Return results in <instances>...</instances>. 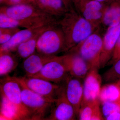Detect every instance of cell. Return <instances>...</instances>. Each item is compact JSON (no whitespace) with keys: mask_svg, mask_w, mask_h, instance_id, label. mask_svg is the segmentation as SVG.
Listing matches in <instances>:
<instances>
[{"mask_svg":"<svg viewBox=\"0 0 120 120\" xmlns=\"http://www.w3.org/2000/svg\"><path fill=\"white\" fill-rule=\"evenodd\" d=\"M20 26L19 21L9 17L5 13L1 12L0 14V28L3 29L12 28Z\"/></svg>","mask_w":120,"mask_h":120,"instance_id":"484cf974","label":"cell"},{"mask_svg":"<svg viewBox=\"0 0 120 120\" xmlns=\"http://www.w3.org/2000/svg\"><path fill=\"white\" fill-rule=\"evenodd\" d=\"M104 80L108 83L117 82L120 80V59L117 61L103 75Z\"/></svg>","mask_w":120,"mask_h":120,"instance_id":"cb8c5ba5","label":"cell"},{"mask_svg":"<svg viewBox=\"0 0 120 120\" xmlns=\"http://www.w3.org/2000/svg\"><path fill=\"white\" fill-rule=\"evenodd\" d=\"M63 56L69 75L82 79H84L90 67L81 56L76 53L69 52Z\"/></svg>","mask_w":120,"mask_h":120,"instance_id":"5bb4252c","label":"cell"},{"mask_svg":"<svg viewBox=\"0 0 120 120\" xmlns=\"http://www.w3.org/2000/svg\"><path fill=\"white\" fill-rule=\"evenodd\" d=\"M18 62L10 52H0V76L6 77L17 67Z\"/></svg>","mask_w":120,"mask_h":120,"instance_id":"603a6c76","label":"cell"},{"mask_svg":"<svg viewBox=\"0 0 120 120\" xmlns=\"http://www.w3.org/2000/svg\"><path fill=\"white\" fill-rule=\"evenodd\" d=\"M88 0H79L78 3V4H79L82 3V2H86V1H87Z\"/></svg>","mask_w":120,"mask_h":120,"instance_id":"d6a6232c","label":"cell"},{"mask_svg":"<svg viewBox=\"0 0 120 120\" xmlns=\"http://www.w3.org/2000/svg\"><path fill=\"white\" fill-rule=\"evenodd\" d=\"M22 89V101L29 113L30 120H45L54 101L35 93L25 85L21 77H17Z\"/></svg>","mask_w":120,"mask_h":120,"instance_id":"3957f363","label":"cell"},{"mask_svg":"<svg viewBox=\"0 0 120 120\" xmlns=\"http://www.w3.org/2000/svg\"><path fill=\"white\" fill-rule=\"evenodd\" d=\"M69 75L63 56H55L33 76L55 83L65 82ZM30 77V76H29Z\"/></svg>","mask_w":120,"mask_h":120,"instance_id":"52a82bcc","label":"cell"},{"mask_svg":"<svg viewBox=\"0 0 120 120\" xmlns=\"http://www.w3.org/2000/svg\"><path fill=\"white\" fill-rule=\"evenodd\" d=\"M109 4L102 23L107 28L120 23V0H114Z\"/></svg>","mask_w":120,"mask_h":120,"instance_id":"d6986e66","label":"cell"},{"mask_svg":"<svg viewBox=\"0 0 120 120\" xmlns=\"http://www.w3.org/2000/svg\"><path fill=\"white\" fill-rule=\"evenodd\" d=\"M0 44L2 45L7 43L12 37L13 35L8 30H4V29L0 28Z\"/></svg>","mask_w":120,"mask_h":120,"instance_id":"83f0119b","label":"cell"},{"mask_svg":"<svg viewBox=\"0 0 120 120\" xmlns=\"http://www.w3.org/2000/svg\"><path fill=\"white\" fill-rule=\"evenodd\" d=\"M27 88L45 98L54 101L62 86L38 77L25 76L21 77Z\"/></svg>","mask_w":120,"mask_h":120,"instance_id":"9c48e42d","label":"cell"},{"mask_svg":"<svg viewBox=\"0 0 120 120\" xmlns=\"http://www.w3.org/2000/svg\"><path fill=\"white\" fill-rule=\"evenodd\" d=\"M54 56H47L41 54H33L25 59L23 64L26 76H33L38 73Z\"/></svg>","mask_w":120,"mask_h":120,"instance_id":"2e32d148","label":"cell"},{"mask_svg":"<svg viewBox=\"0 0 120 120\" xmlns=\"http://www.w3.org/2000/svg\"><path fill=\"white\" fill-rule=\"evenodd\" d=\"M36 7L52 16H63L68 11L62 0H36Z\"/></svg>","mask_w":120,"mask_h":120,"instance_id":"ac0fdd59","label":"cell"},{"mask_svg":"<svg viewBox=\"0 0 120 120\" xmlns=\"http://www.w3.org/2000/svg\"><path fill=\"white\" fill-rule=\"evenodd\" d=\"M62 0L64 2L65 5L68 9L72 8L71 6L70 5V1L72 0Z\"/></svg>","mask_w":120,"mask_h":120,"instance_id":"f546056e","label":"cell"},{"mask_svg":"<svg viewBox=\"0 0 120 120\" xmlns=\"http://www.w3.org/2000/svg\"><path fill=\"white\" fill-rule=\"evenodd\" d=\"M63 16L59 23L64 35V52H69L98 29L72 8Z\"/></svg>","mask_w":120,"mask_h":120,"instance_id":"6da1fadb","label":"cell"},{"mask_svg":"<svg viewBox=\"0 0 120 120\" xmlns=\"http://www.w3.org/2000/svg\"><path fill=\"white\" fill-rule=\"evenodd\" d=\"M98 30V28L69 52L79 54L91 69L101 68L100 57L102 49L103 38Z\"/></svg>","mask_w":120,"mask_h":120,"instance_id":"277c9868","label":"cell"},{"mask_svg":"<svg viewBox=\"0 0 120 120\" xmlns=\"http://www.w3.org/2000/svg\"><path fill=\"white\" fill-rule=\"evenodd\" d=\"M76 116L73 106L66 96L64 86H62L45 120H73Z\"/></svg>","mask_w":120,"mask_h":120,"instance_id":"ba28073f","label":"cell"},{"mask_svg":"<svg viewBox=\"0 0 120 120\" xmlns=\"http://www.w3.org/2000/svg\"><path fill=\"white\" fill-rule=\"evenodd\" d=\"M101 103L102 113L105 118L113 113L120 112V102L106 101Z\"/></svg>","mask_w":120,"mask_h":120,"instance_id":"d4e9b609","label":"cell"},{"mask_svg":"<svg viewBox=\"0 0 120 120\" xmlns=\"http://www.w3.org/2000/svg\"><path fill=\"white\" fill-rule=\"evenodd\" d=\"M94 0L102 2V3H105V2H109V0Z\"/></svg>","mask_w":120,"mask_h":120,"instance_id":"1f68e13d","label":"cell"},{"mask_svg":"<svg viewBox=\"0 0 120 120\" xmlns=\"http://www.w3.org/2000/svg\"><path fill=\"white\" fill-rule=\"evenodd\" d=\"M120 59V35L117 41L114 50L112 58L108 64H113L115 62Z\"/></svg>","mask_w":120,"mask_h":120,"instance_id":"4316f807","label":"cell"},{"mask_svg":"<svg viewBox=\"0 0 120 120\" xmlns=\"http://www.w3.org/2000/svg\"><path fill=\"white\" fill-rule=\"evenodd\" d=\"M98 99L87 102L81 105L78 117L81 120H104L100 108Z\"/></svg>","mask_w":120,"mask_h":120,"instance_id":"e0dca14e","label":"cell"},{"mask_svg":"<svg viewBox=\"0 0 120 120\" xmlns=\"http://www.w3.org/2000/svg\"><path fill=\"white\" fill-rule=\"evenodd\" d=\"M107 5L104 3L89 0L80 3L76 9L87 21L97 29L102 23Z\"/></svg>","mask_w":120,"mask_h":120,"instance_id":"30bf717a","label":"cell"},{"mask_svg":"<svg viewBox=\"0 0 120 120\" xmlns=\"http://www.w3.org/2000/svg\"><path fill=\"white\" fill-rule=\"evenodd\" d=\"M9 17L19 21L20 26L36 28L50 25L51 16L29 5L19 4L1 10Z\"/></svg>","mask_w":120,"mask_h":120,"instance_id":"7a4b0ae2","label":"cell"},{"mask_svg":"<svg viewBox=\"0 0 120 120\" xmlns=\"http://www.w3.org/2000/svg\"><path fill=\"white\" fill-rule=\"evenodd\" d=\"M116 83H117L118 84V85H119V86H120V80H119V81H118V82H117Z\"/></svg>","mask_w":120,"mask_h":120,"instance_id":"e575fe53","label":"cell"},{"mask_svg":"<svg viewBox=\"0 0 120 120\" xmlns=\"http://www.w3.org/2000/svg\"><path fill=\"white\" fill-rule=\"evenodd\" d=\"M114 0H109V2H111V1H112Z\"/></svg>","mask_w":120,"mask_h":120,"instance_id":"d590c367","label":"cell"},{"mask_svg":"<svg viewBox=\"0 0 120 120\" xmlns=\"http://www.w3.org/2000/svg\"><path fill=\"white\" fill-rule=\"evenodd\" d=\"M22 0H10V1L12 4H19Z\"/></svg>","mask_w":120,"mask_h":120,"instance_id":"4dcf8cb0","label":"cell"},{"mask_svg":"<svg viewBox=\"0 0 120 120\" xmlns=\"http://www.w3.org/2000/svg\"><path fill=\"white\" fill-rule=\"evenodd\" d=\"M0 120H22L17 108L6 97L1 94Z\"/></svg>","mask_w":120,"mask_h":120,"instance_id":"ffe728a7","label":"cell"},{"mask_svg":"<svg viewBox=\"0 0 120 120\" xmlns=\"http://www.w3.org/2000/svg\"><path fill=\"white\" fill-rule=\"evenodd\" d=\"M0 94L17 108L22 120H30L29 113L22 101V89L17 77L7 76L1 79Z\"/></svg>","mask_w":120,"mask_h":120,"instance_id":"8992f818","label":"cell"},{"mask_svg":"<svg viewBox=\"0 0 120 120\" xmlns=\"http://www.w3.org/2000/svg\"><path fill=\"white\" fill-rule=\"evenodd\" d=\"M47 27H45L41 29L31 38L19 45L16 50L19 57L26 59L34 53L36 50L37 41L39 37L41 32Z\"/></svg>","mask_w":120,"mask_h":120,"instance_id":"7402d4cb","label":"cell"},{"mask_svg":"<svg viewBox=\"0 0 120 120\" xmlns=\"http://www.w3.org/2000/svg\"><path fill=\"white\" fill-rule=\"evenodd\" d=\"M107 120H120V112H116L105 118Z\"/></svg>","mask_w":120,"mask_h":120,"instance_id":"f1b7e54d","label":"cell"},{"mask_svg":"<svg viewBox=\"0 0 120 120\" xmlns=\"http://www.w3.org/2000/svg\"><path fill=\"white\" fill-rule=\"evenodd\" d=\"M120 35V23L107 28L103 38L102 49L100 57V68H104L111 60Z\"/></svg>","mask_w":120,"mask_h":120,"instance_id":"8fae6325","label":"cell"},{"mask_svg":"<svg viewBox=\"0 0 120 120\" xmlns=\"http://www.w3.org/2000/svg\"><path fill=\"white\" fill-rule=\"evenodd\" d=\"M72 0L73 1V2H74L75 4H77L78 1H79V0Z\"/></svg>","mask_w":120,"mask_h":120,"instance_id":"836d02e7","label":"cell"},{"mask_svg":"<svg viewBox=\"0 0 120 120\" xmlns=\"http://www.w3.org/2000/svg\"><path fill=\"white\" fill-rule=\"evenodd\" d=\"M64 35L61 28L50 26L41 32L37 41L36 50L44 56H56L64 52Z\"/></svg>","mask_w":120,"mask_h":120,"instance_id":"5b68a950","label":"cell"},{"mask_svg":"<svg viewBox=\"0 0 120 120\" xmlns=\"http://www.w3.org/2000/svg\"><path fill=\"white\" fill-rule=\"evenodd\" d=\"M98 69L97 68L91 69L84 78L82 104L98 99L102 82L101 77L99 73Z\"/></svg>","mask_w":120,"mask_h":120,"instance_id":"4fadbf2b","label":"cell"},{"mask_svg":"<svg viewBox=\"0 0 120 120\" xmlns=\"http://www.w3.org/2000/svg\"><path fill=\"white\" fill-rule=\"evenodd\" d=\"M98 99L101 103L120 102V86L116 82L105 84L101 87Z\"/></svg>","mask_w":120,"mask_h":120,"instance_id":"44dd1931","label":"cell"},{"mask_svg":"<svg viewBox=\"0 0 120 120\" xmlns=\"http://www.w3.org/2000/svg\"><path fill=\"white\" fill-rule=\"evenodd\" d=\"M65 82L66 96L73 106L76 116H78L83 98V84L80 79L69 75Z\"/></svg>","mask_w":120,"mask_h":120,"instance_id":"7c38bea8","label":"cell"},{"mask_svg":"<svg viewBox=\"0 0 120 120\" xmlns=\"http://www.w3.org/2000/svg\"><path fill=\"white\" fill-rule=\"evenodd\" d=\"M45 26L36 28H27L15 33L7 43L0 45V52L16 50L19 45L33 37Z\"/></svg>","mask_w":120,"mask_h":120,"instance_id":"9a60e30c","label":"cell"}]
</instances>
